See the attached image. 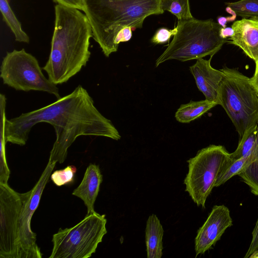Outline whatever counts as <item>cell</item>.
Wrapping results in <instances>:
<instances>
[{"label":"cell","instance_id":"obj_14","mask_svg":"<svg viewBox=\"0 0 258 258\" xmlns=\"http://www.w3.org/2000/svg\"><path fill=\"white\" fill-rule=\"evenodd\" d=\"M102 180L99 166L94 164H90L86 170L81 182L72 192L73 195L83 201L87 208V214L95 212L94 203Z\"/></svg>","mask_w":258,"mask_h":258},{"label":"cell","instance_id":"obj_16","mask_svg":"<svg viewBox=\"0 0 258 258\" xmlns=\"http://www.w3.org/2000/svg\"><path fill=\"white\" fill-rule=\"evenodd\" d=\"M238 175L249 186L251 192L258 196V133L245 165Z\"/></svg>","mask_w":258,"mask_h":258},{"label":"cell","instance_id":"obj_19","mask_svg":"<svg viewBox=\"0 0 258 258\" xmlns=\"http://www.w3.org/2000/svg\"><path fill=\"white\" fill-rule=\"evenodd\" d=\"M248 156V153L237 159H233L230 156L221 170L216 181L215 187L223 184L233 176L238 175L244 167Z\"/></svg>","mask_w":258,"mask_h":258},{"label":"cell","instance_id":"obj_11","mask_svg":"<svg viewBox=\"0 0 258 258\" xmlns=\"http://www.w3.org/2000/svg\"><path fill=\"white\" fill-rule=\"evenodd\" d=\"M232 225L229 209L223 205L214 206L206 221L197 231L195 239L196 256L211 249Z\"/></svg>","mask_w":258,"mask_h":258},{"label":"cell","instance_id":"obj_5","mask_svg":"<svg viewBox=\"0 0 258 258\" xmlns=\"http://www.w3.org/2000/svg\"><path fill=\"white\" fill-rule=\"evenodd\" d=\"M224 76L218 92L222 106L240 139L250 128L258 125V94L250 78L237 70L224 67Z\"/></svg>","mask_w":258,"mask_h":258},{"label":"cell","instance_id":"obj_3","mask_svg":"<svg viewBox=\"0 0 258 258\" xmlns=\"http://www.w3.org/2000/svg\"><path fill=\"white\" fill-rule=\"evenodd\" d=\"M93 38L106 57L117 51L115 39L125 27L142 28L145 19L164 12L161 0H84Z\"/></svg>","mask_w":258,"mask_h":258},{"label":"cell","instance_id":"obj_28","mask_svg":"<svg viewBox=\"0 0 258 258\" xmlns=\"http://www.w3.org/2000/svg\"><path fill=\"white\" fill-rule=\"evenodd\" d=\"M255 68L253 75L250 78V82L258 94V60L255 62Z\"/></svg>","mask_w":258,"mask_h":258},{"label":"cell","instance_id":"obj_27","mask_svg":"<svg viewBox=\"0 0 258 258\" xmlns=\"http://www.w3.org/2000/svg\"><path fill=\"white\" fill-rule=\"evenodd\" d=\"M258 249V219L252 232V239L249 247L244 258H248L249 255Z\"/></svg>","mask_w":258,"mask_h":258},{"label":"cell","instance_id":"obj_26","mask_svg":"<svg viewBox=\"0 0 258 258\" xmlns=\"http://www.w3.org/2000/svg\"><path fill=\"white\" fill-rule=\"evenodd\" d=\"M57 5L67 8L77 9L83 12L84 10V0H53Z\"/></svg>","mask_w":258,"mask_h":258},{"label":"cell","instance_id":"obj_18","mask_svg":"<svg viewBox=\"0 0 258 258\" xmlns=\"http://www.w3.org/2000/svg\"><path fill=\"white\" fill-rule=\"evenodd\" d=\"M0 11L4 21L13 33L15 40L29 43V37L23 30L21 24L10 7L8 0H0Z\"/></svg>","mask_w":258,"mask_h":258},{"label":"cell","instance_id":"obj_22","mask_svg":"<svg viewBox=\"0 0 258 258\" xmlns=\"http://www.w3.org/2000/svg\"><path fill=\"white\" fill-rule=\"evenodd\" d=\"M258 125L248 130L240 139L238 146L235 151L230 153L233 159H237L247 155L253 146L257 138Z\"/></svg>","mask_w":258,"mask_h":258},{"label":"cell","instance_id":"obj_24","mask_svg":"<svg viewBox=\"0 0 258 258\" xmlns=\"http://www.w3.org/2000/svg\"><path fill=\"white\" fill-rule=\"evenodd\" d=\"M177 31V27L173 29L162 27L158 29L151 39V42L155 44H163L168 41L172 36Z\"/></svg>","mask_w":258,"mask_h":258},{"label":"cell","instance_id":"obj_2","mask_svg":"<svg viewBox=\"0 0 258 258\" xmlns=\"http://www.w3.org/2000/svg\"><path fill=\"white\" fill-rule=\"evenodd\" d=\"M49 56L42 69L55 85L67 82L85 66L93 37L89 21L81 11L56 4Z\"/></svg>","mask_w":258,"mask_h":258},{"label":"cell","instance_id":"obj_13","mask_svg":"<svg viewBox=\"0 0 258 258\" xmlns=\"http://www.w3.org/2000/svg\"><path fill=\"white\" fill-rule=\"evenodd\" d=\"M232 36L228 42L239 47L254 62L258 60V19L242 18L231 26Z\"/></svg>","mask_w":258,"mask_h":258},{"label":"cell","instance_id":"obj_1","mask_svg":"<svg viewBox=\"0 0 258 258\" xmlns=\"http://www.w3.org/2000/svg\"><path fill=\"white\" fill-rule=\"evenodd\" d=\"M50 124L56 140L48 161L63 163L68 149L81 136H99L118 140L121 137L111 121L94 105L93 98L82 86L70 94L41 108L7 119L6 142L24 146L32 127L38 123Z\"/></svg>","mask_w":258,"mask_h":258},{"label":"cell","instance_id":"obj_10","mask_svg":"<svg viewBox=\"0 0 258 258\" xmlns=\"http://www.w3.org/2000/svg\"><path fill=\"white\" fill-rule=\"evenodd\" d=\"M20 194L0 183V257L19 258Z\"/></svg>","mask_w":258,"mask_h":258},{"label":"cell","instance_id":"obj_7","mask_svg":"<svg viewBox=\"0 0 258 258\" xmlns=\"http://www.w3.org/2000/svg\"><path fill=\"white\" fill-rule=\"evenodd\" d=\"M230 154L224 146L211 145L187 161L188 171L184 180L185 190L198 206L205 208L206 200Z\"/></svg>","mask_w":258,"mask_h":258},{"label":"cell","instance_id":"obj_17","mask_svg":"<svg viewBox=\"0 0 258 258\" xmlns=\"http://www.w3.org/2000/svg\"><path fill=\"white\" fill-rule=\"evenodd\" d=\"M218 105L207 99L198 101H191L181 105L175 114L176 119L181 123H189L200 117L208 110Z\"/></svg>","mask_w":258,"mask_h":258},{"label":"cell","instance_id":"obj_8","mask_svg":"<svg viewBox=\"0 0 258 258\" xmlns=\"http://www.w3.org/2000/svg\"><path fill=\"white\" fill-rule=\"evenodd\" d=\"M0 77L4 84L17 91L46 92L60 97L57 85L45 77L37 58L23 48L7 52Z\"/></svg>","mask_w":258,"mask_h":258},{"label":"cell","instance_id":"obj_21","mask_svg":"<svg viewBox=\"0 0 258 258\" xmlns=\"http://www.w3.org/2000/svg\"><path fill=\"white\" fill-rule=\"evenodd\" d=\"M161 7L173 14L178 20H186L193 18L189 0H161Z\"/></svg>","mask_w":258,"mask_h":258},{"label":"cell","instance_id":"obj_6","mask_svg":"<svg viewBox=\"0 0 258 258\" xmlns=\"http://www.w3.org/2000/svg\"><path fill=\"white\" fill-rule=\"evenodd\" d=\"M105 215L95 211L72 227L60 228L53 235L49 258H88L95 253L106 234Z\"/></svg>","mask_w":258,"mask_h":258},{"label":"cell","instance_id":"obj_30","mask_svg":"<svg viewBox=\"0 0 258 258\" xmlns=\"http://www.w3.org/2000/svg\"><path fill=\"white\" fill-rule=\"evenodd\" d=\"M230 20H232L231 19V18H229L224 17H219L217 18L218 23L222 27H225V24L227 23V21H229ZM232 21L233 20H232Z\"/></svg>","mask_w":258,"mask_h":258},{"label":"cell","instance_id":"obj_9","mask_svg":"<svg viewBox=\"0 0 258 258\" xmlns=\"http://www.w3.org/2000/svg\"><path fill=\"white\" fill-rule=\"evenodd\" d=\"M56 163L48 161L34 186L30 190L20 194L22 208L19 220V258L42 257V254L36 244V234L31 229V221Z\"/></svg>","mask_w":258,"mask_h":258},{"label":"cell","instance_id":"obj_12","mask_svg":"<svg viewBox=\"0 0 258 258\" xmlns=\"http://www.w3.org/2000/svg\"><path fill=\"white\" fill-rule=\"evenodd\" d=\"M213 56L208 60L203 58L197 59L189 68L197 86L204 95L206 99L218 105V92L220 83L224 76L221 70L213 68L211 65Z\"/></svg>","mask_w":258,"mask_h":258},{"label":"cell","instance_id":"obj_25","mask_svg":"<svg viewBox=\"0 0 258 258\" xmlns=\"http://www.w3.org/2000/svg\"><path fill=\"white\" fill-rule=\"evenodd\" d=\"M132 30L133 28L129 26L121 29L115 39V45L118 47L120 43L128 41L132 37Z\"/></svg>","mask_w":258,"mask_h":258},{"label":"cell","instance_id":"obj_23","mask_svg":"<svg viewBox=\"0 0 258 258\" xmlns=\"http://www.w3.org/2000/svg\"><path fill=\"white\" fill-rule=\"evenodd\" d=\"M76 171L75 166L69 165L63 169L54 171L50 177L56 185L60 186L73 182Z\"/></svg>","mask_w":258,"mask_h":258},{"label":"cell","instance_id":"obj_15","mask_svg":"<svg viewBox=\"0 0 258 258\" xmlns=\"http://www.w3.org/2000/svg\"><path fill=\"white\" fill-rule=\"evenodd\" d=\"M164 230L158 218L152 214L147 219L145 229V243L148 258H161L163 250Z\"/></svg>","mask_w":258,"mask_h":258},{"label":"cell","instance_id":"obj_31","mask_svg":"<svg viewBox=\"0 0 258 258\" xmlns=\"http://www.w3.org/2000/svg\"><path fill=\"white\" fill-rule=\"evenodd\" d=\"M248 258H258V249L253 251Z\"/></svg>","mask_w":258,"mask_h":258},{"label":"cell","instance_id":"obj_20","mask_svg":"<svg viewBox=\"0 0 258 258\" xmlns=\"http://www.w3.org/2000/svg\"><path fill=\"white\" fill-rule=\"evenodd\" d=\"M227 9L242 18L258 19V0H240L226 3Z\"/></svg>","mask_w":258,"mask_h":258},{"label":"cell","instance_id":"obj_29","mask_svg":"<svg viewBox=\"0 0 258 258\" xmlns=\"http://www.w3.org/2000/svg\"><path fill=\"white\" fill-rule=\"evenodd\" d=\"M233 34V30L232 27H222L220 30V35L223 39H227L231 37Z\"/></svg>","mask_w":258,"mask_h":258},{"label":"cell","instance_id":"obj_4","mask_svg":"<svg viewBox=\"0 0 258 258\" xmlns=\"http://www.w3.org/2000/svg\"><path fill=\"white\" fill-rule=\"evenodd\" d=\"M176 27V33L156 60V67L171 59L185 61L213 56L228 42L220 35L221 26L211 19L178 20Z\"/></svg>","mask_w":258,"mask_h":258}]
</instances>
